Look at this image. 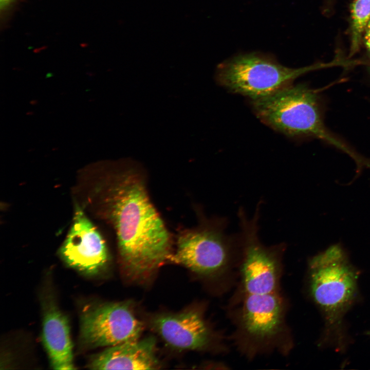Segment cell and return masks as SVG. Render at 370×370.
Wrapping results in <instances>:
<instances>
[{
	"label": "cell",
	"instance_id": "8",
	"mask_svg": "<svg viewBox=\"0 0 370 370\" xmlns=\"http://www.w3.org/2000/svg\"><path fill=\"white\" fill-rule=\"evenodd\" d=\"M143 329L127 303H106L83 313L80 339L89 348L110 347L138 340Z\"/></svg>",
	"mask_w": 370,
	"mask_h": 370
},
{
	"label": "cell",
	"instance_id": "12",
	"mask_svg": "<svg viewBox=\"0 0 370 370\" xmlns=\"http://www.w3.org/2000/svg\"><path fill=\"white\" fill-rule=\"evenodd\" d=\"M43 304L42 341L50 365L54 369H73L68 320L52 300Z\"/></svg>",
	"mask_w": 370,
	"mask_h": 370
},
{
	"label": "cell",
	"instance_id": "5",
	"mask_svg": "<svg viewBox=\"0 0 370 370\" xmlns=\"http://www.w3.org/2000/svg\"><path fill=\"white\" fill-rule=\"evenodd\" d=\"M285 312L279 292L246 294L237 319V332L244 347L254 353L275 347L286 334Z\"/></svg>",
	"mask_w": 370,
	"mask_h": 370
},
{
	"label": "cell",
	"instance_id": "1",
	"mask_svg": "<svg viewBox=\"0 0 370 370\" xmlns=\"http://www.w3.org/2000/svg\"><path fill=\"white\" fill-rule=\"evenodd\" d=\"M99 189L103 214L115 231L127 274L143 277L170 260L171 234L150 199L138 165L123 162L105 175Z\"/></svg>",
	"mask_w": 370,
	"mask_h": 370
},
{
	"label": "cell",
	"instance_id": "6",
	"mask_svg": "<svg viewBox=\"0 0 370 370\" xmlns=\"http://www.w3.org/2000/svg\"><path fill=\"white\" fill-rule=\"evenodd\" d=\"M258 210L251 219L246 218L243 210L239 212L243 248L242 284L246 294L276 293L279 292L284 247H266L261 243L257 235Z\"/></svg>",
	"mask_w": 370,
	"mask_h": 370
},
{
	"label": "cell",
	"instance_id": "9",
	"mask_svg": "<svg viewBox=\"0 0 370 370\" xmlns=\"http://www.w3.org/2000/svg\"><path fill=\"white\" fill-rule=\"evenodd\" d=\"M60 252L69 266L87 274L98 273L108 260L104 240L80 209L75 212L72 225Z\"/></svg>",
	"mask_w": 370,
	"mask_h": 370
},
{
	"label": "cell",
	"instance_id": "14",
	"mask_svg": "<svg viewBox=\"0 0 370 370\" xmlns=\"http://www.w3.org/2000/svg\"><path fill=\"white\" fill-rule=\"evenodd\" d=\"M364 31L365 42L370 54V20L368 22Z\"/></svg>",
	"mask_w": 370,
	"mask_h": 370
},
{
	"label": "cell",
	"instance_id": "15",
	"mask_svg": "<svg viewBox=\"0 0 370 370\" xmlns=\"http://www.w3.org/2000/svg\"><path fill=\"white\" fill-rule=\"evenodd\" d=\"M10 0H1V6H5L8 3Z\"/></svg>",
	"mask_w": 370,
	"mask_h": 370
},
{
	"label": "cell",
	"instance_id": "11",
	"mask_svg": "<svg viewBox=\"0 0 370 370\" xmlns=\"http://www.w3.org/2000/svg\"><path fill=\"white\" fill-rule=\"evenodd\" d=\"M156 339L124 342L95 356L88 366L92 369H155L160 367L156 356Z\"/></svg>",
	"mask_w": 370,
	"mask_h": 370
},
{
	"label": "cell",
	"instance_id": "13",
	"mask_svg": "<svg viewBox=\"0 0 370 370\" xmlns=\"http://www.w3.org/2000/svg\"><path fill=\"white\" fill-rule=\"evenodd\" d=\"M351 17L350 56L358 51L362 35L370 20V0H355L351 6Z\"/></svg>",
	"mask_w": 370,
	"mask_h": 370
},
{
	"label": "cell",
	"instance_id": "2",
	"mask_svg": "<svg viewBox=\"0 0 370 370\" xmlns=\"http://www.w3.org/2000/svg\"><path fill=\"white\" fill-rule=\"evenodd\" d=\"M257 118L290 137L320 139L343 151L359 163L363 158L325 126L317 91L304 84H292L251 101Z\"/></svg>",
	"mask_w": 370,
	"mask_h": 370
},
{
	"label": "cell",
	"instance_id": "7",
	"mask_svg": "<svg viewBox=\"0 0 370 370\" xmlns=\"http://www.w3.org/2000/svg\"><path fill=\"white\" fill-rule=\"evenodd\" d=\"M222 226L205 225L182 231L177 237L176 252L170 260L205 275L227 269L232 256V242Z\"/></svg>",
	"mask_w": 370,
	"mask_h": 370
},
{
	"label": "cell",
	"instance_id": "10",
	"mask_svg": "<svg viewBox=\"0 0 370 370\" xmlns=\"http://www.w3.org/2000/svg\"><path fill=\"white\" fill-rule=\"evenodd\" d=\"M152 325L163 340L176 349H201L211 340L208 326L196 311L160 314L153 319Z\"/></svg>",
	"mask_w": 370,
	"mask_h": 370
},
{
	"label": "cell",
	"instance_id": "3",
	"mask_svg": "<svg viewBox=\"0 0 370 370\" xmlns=\"http://www.w3.org/2000/svg\"><path fill=\"white\" fill-rule=\"evenodd\" d=\"M346 64L345 59L337 57L329 63L292 68L281 64L270 55L254 52L239 54L220 63L216 79L230 91L252 100L292 84L295 79L307 72Z\"/></svg>",
	"mask_w": 370,
	"mask_h": 370
},
{
	"label": "cell",
	"instance_id": "4",
	"mask_svg": "<svg viewBox=\"0 0 370 370\" xmlns=\"http://www.w3.org/2000/svg\"><path fill=\"white\" fill-rule=\"evenodd\" d=\"M308 267L311 295L329 325H336L356 295L357 273L338 245L313 256Z\"/></svg>",
	"mask_w": 370,
	"mask_h": 370
}]
</instances>
